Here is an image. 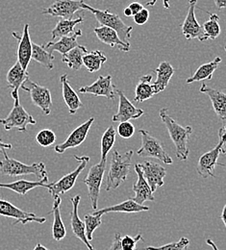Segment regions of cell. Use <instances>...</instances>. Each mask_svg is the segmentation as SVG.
Masks as SVG:
<instances>
[{
    "label": "cell",
    "mask_w": 226,
    "mask_h": 250,
    "mask_svg": "<svg viewBox=\"0 0 226 250\" xmlns=\"http://www.w3.org/2000/svg\"><path fill=\"white\" fill-rule=\"evenodd\" d=\"M140 241H144L142 234H138L136 237L125 235L122 238V249L123 250H138L137 244Z\"/></svg>",
    "instance_id": "41"
},
{
    "label": "cell",
    "mask_w": 226,
    "mask_h": 250,
    "mask_svg": "<svg viewBox=\"0 0 226 250\" xmlns=\"http://www.w3.org/2000/svg\"><path fill=\"white\" fill-rule=\"evenodd\" d=\"M133 154V150H129L123 154H121L118 150L113 151L110 168L106 180L105 189L107 191L118 188L123 182L127 180Z\"/></svg>",
    "instance_id": "2"
},
{
    "label": "cell",
    "mask_w": 226,
    "mask_h": 250,
    "mask_svg": "<svg viewBox=\"0 0 226 250\" xmlns=\"http://www.w3.org/2000/svg\"><path fill=\"white\" fill-rule=\"evenodd\" d=\"M82 7H83V10L90 11L96 17L97 22L100 24V26H106L114 29L118 33L119 37L123 42L130 44L129 40L131 39V33L133 30V27L126 25L120 16L116 14H112L110 10L102 11V10L93 8L87 5L85 2L83 3Z\"/></svg>",
    "instance_id": "4"
},
{
    "label": "cell",
    "mask_w": 226,
    "mask_h": 250,
    "mask_svg": "<svg viewBox=\"0 0 226 250\" xmlns=\"http://www.w3.org/2000/svg\"><path fill=\"white\" fill-rule=\"evenodd\" d=\"M94 32H95L97 39L101 42H103L111 47L118 46V48L120 50L124 51V52L129 51L130 44L123 42L121 40V38L119 37L118 33L114 29H112L110 27H106V26H99V27H96L94 29Z\"/></svg>",
    "instance_id": "24"
},
{
    "label": "cell",
    "mask_w": 226,
    "mask_h": 250,
    "mask_svg": "<svg viewBox=\"0 0 226 250\" xmlns=\"http://www.w3.org/2000/svg\"><path fill=\"white\" fill-rule=\"evenodd\" d=\"M117 132L113 126L108 127V129L104 132L101 138V160L103 162H107V156L109 152L112 150L115 143H116Z\"/></svg>",
    "instance_id": "36"
},
{
    "label": "cell",
    "mask_w": 226,
    "mask_h": 250,
    "mask_svg": "<svg viewBox=\"0 0 226 250\" xmlns=\"http://www.w3.org/2000/svg\"><path fill=\"white\" fill-rule=\"evenodd\" d=\"M123 13H124V16H125V17H132V12H131V10H130L128 7L124 9Z\"/></svg>",
    "instance_id": "53"
},
{
    "label": "cell",
    "mask_w": 226,
    "mask_h": 250,
    "mask_svg": "<svg viewBox=\"0 0 226 250\" xmlns=\"http://www.w3.org/2000/svg\"><path fill=\"white\" fill-rule=\"evenodd\" d=\"M133 18H134V21H135L136 24L144 25V24H145L147 22V21L149 19V11L144 8L141 12H139Z\"/></svg>",
    "instance_id": "43"
},
{
    "label": "cell",
    "mask_w": 226,
    "mask_h": 250,
    "mask_svg": "<svg viewBox=\"0 0 226 250\" xmlns=\"http://www.w3.org/2000/svg\"><path fill=\"white\" fill-rule=\"evenodd\" d=\"M31 60H34L40 64H41L43 67H45L48 70H51L54 68V60L55 57L53 54L46 51L42 45H39L36 43H32V56Z\"/></svg>",
    "instance_id": "34"
},
{
    "label": "cell",
    "mask_w": 226,
    "mask_h": 250,
    "mask_svg": "<svg viewBox=\"0 0 226 250\" xmlns=\"http://www.w3.org/2000/svg\"><path fill=\"white\" fill-rule=\"evenodd\" d=\"M26 84L28 85L26 86V88L28 89V93L30 94L33 104L40 108L43 115L48 116L51 112L52 106V97L50 91L46 87H42L33 82L30 79L26 82Z\"/></svg>",
    "instance_id": "14"
},
{
    "label": "cell",
    "mask_w": 226,
    "mask_h": 250,
    "mask_svg": "<svg viewBox=\"0 0 226 250\" xmlns=\"http://www.w3.org/2000/svg\"><path fill=\"white\" fill-rule=\"evenodd\" d=\"M128 8L131 10L133 17H134L135 15H137L139 12H141V11L144 9L143 5H142L141 3H139V2H132L131 4H129Z\"/></svg>",
    "instance_id": "45"
},
{
    "label": "cell",
    "mask_w": 226,
    "mask_h": 250,
    "mask_svg": "<svg viewBox=\"0 0 226 250\" xmlns=\"http://www.w3.org/2000/svg\"><path fill=\"white\" fill-rule=\"evenodd\" d=\"M140 134L142 137V147L137 151V154L141 157L156 158L165 165H171L172 159L164 151L161 142L152 137L146 130L141 129Z\"/></svg>",
    "instance_id": "6"
},
{
    "label": "cell",
    "mask_w": 226,
    "mask_h": 250,
    "mask_svg": "<svg viewBox=\"0 0 226 250\" xmlns=\"http://www.w3.org/2000/svg\"><path fill=\"white\" fill-rule=\"evenodd\" d=\"M215 4L218 9H226V0H215Z\"/></svg>",
    "instance_id": "48"
},
{
    "label": "cell",
    "mask_w": 226,
    "mask_h": 250,
    "mask_svg": "<svg viewBox=\"0 0 226 250\" xmlns=\"http://www.w3.org/2000/svg\"><path fill=\"white\" fill-rule=\"evenodd\" d=\"M36 120L21 105L20 100L15 101L14 107L8 117L0 119V125L4 126L6 131L18 129L20 132H26L27 125H35Z\"/></svg>",
    "instance_id": "7"
},
{
    "label": "cell",
    "mask_w": 226,
    "mask_h": 250,
    "mask_svg": "<svg viewBox=\"0 0 226 250\" xmlns=\"http://www.w3.org/2000/svg\"><path fill=\"white\" fill-rule=\"evenodd\" d=\"M84 21L83 17H78L75 20H64L61 19L54 29L51 31L52 39H57V38H63V37H68L71 36L75 30L76 25L82 23Z\"/></svg>",
    "instance_id": "32"
},
{
    "label": "cell",
    "mask_w": 226,
    "mask_h": 250,
    "mask_svg": "<svg viewBox=\"0 0 226 250\" xmlns=\"http://www.w3.org/2000/svg\"><path fill=\"white\" fill-rule=\"evenodd\" d=\"M36 142L42 147H48L56 142V135L50 129H43L37 134Z\"/></svg>",
    "instance_id": "39"
},
{
    "label": "cell",
    "mask_w": 226,
    "mask_h": 250,
    "mask_svg": "<svg viewBox=\"0 0 226 250\" xmlns=\"http://www.w3.org/2000/svg\"><path fill=\"white\" fill-rule=\"evenodd\" d=\"M13 148V146L11 144H6V143H3L1 140H0V151L2 152V150L4 149H12Z\"/></svg>",
    "instance_id": "49"
},
{
    "label": "cell",
    "mask_w": 226,
    "mask_h": 250,
    "mask_svg": "<svg viewBox=\"0 0 226 250\" xmlns=\"http://www.w3.org/2000/svg\"><path fill=\"white\" fill-rule=\"evenodd\" d=\"M135 171L138 175V180L132 188L133 191L135 192V196L132 199L140 205H144L145 201H154L155 198L153 196V191L144 179L143 171L138 167V165L135 166Z\"/></svg>",
    "instance_id": "21"
},
{
    "label": "cell",
    "mask_w": 226,
    "mask_h": 250,
    "mask_svg": "<svg viewBox=\"0 0 226 250\" xmlns=\"http://www.w3.org/2000/svg\"><path fill=\"white\" fill-rule=\"evenodd\" d=\"M135 133V127L130 122L121 123L118 127V134L123 139H130Z\"/></svg>",
    "instance_id": "42"
},
{
    "label": "cell",
    "mask_w": 226,
    "mask_h": 250,
    "mask_svg": "<svg viewBox=\"0 0 226 250\" xmlns=\"http://www.w3.org/2000/svg\"><path fill=\"white\" fill-rule=\"evenodd\" d=\"M106 164L107 162L100 161L98 164L93 166L90 168L87 176L84 178V183L88 187L89 197L94 210L97 209L100 187H101L103 176L106 170Z\"/></svg>",
    "instance_id": "9"
},
{
    "label": "cell",
    "mask_w": 226,
    "mask_h": 250,
    "mask_svg": "<svg viewBox=\"0 0 226 250\" xmlns=\"http://www.w3.org/2000/svg\"><path fill=\"white\" fill-rule=\"evenodd\" d=\"M197 0H189V9L187 17L182 23V33L187 40L197 39L199 42H205L208 40L203 27L200 26L195 18V6Z\"/></svg>",
    "instance_id": "11"
},
{
    "label": "cell",
    "mask_w": 226,
    "mask_h": 250,
    "mask_svg": "<svg viewBox=\"0 0 226 250\" xmlns=\"http://www.w3.org/2000/svg\"><path fill=\"white\" fill-rule=\"evenodd\" d=\"M220 136V143L210 151L204 153L203 155H201L197 165H196V170L198 172V174L202 177V178H208V177H213L216 178V174L214 173L215 167L216 166H218V159L220 154L222 153V149H223V146L225 144V136L222 133H219Z\"/></svg>",
    "instance_id": "8"
},
{
    "label": "cell",
    "mask_w": 226,
    "mask_h": 250,
    "mask_svg": "<svg viewBox=\"0 0 226 250\" xmlns=\"http://www.w3.org/2000/svg\"><path fill=\"white\" fill-rule=\"evenodd\" d=\"M13 37L19 41L18 47V62L21 63V67L24 70H27L29 62L31 61L32 56V42L30 39L29 25L25 24L23 27V31L21 34L18 32L12 33Z\"/></svg>",
    "instance_id": "17"
},
{
    "label": "cell",
    "mask_w": 226,
    "mask_h": 250,
    "mask_svg": "<svg viewBox=\"0 0 226 250\" xmlns=\"http://www.w3.org/2000/svg\"></svg>",
    "instance_id": "54"
},
{
    "label": "cell",
    "mask_w": 226,
    "mask_h": 250,
    "mask_svg": "<svg viewBox=\"0 0 226 250\" xmlns=\"http://www.w3.org/2000/svg\"><path fill=\"white\" fill-rule=\"evenodd\" d=\"M174 68L168 62H162L159 66L154 70L157 75V79L152 83L155 94H159L165 90L171 77L174 74Z\"/></svg>",
    "instance_id": "29"
},
{
    "label": "cell",
    "mask_w": 226,
    "mask_h": 250,
    "mask_svg": "<svg viewBox=\"0 0 226 250\" xmlns=\"http://www.w3.org/2000/svg\"><path fill=\"white\" fill-rule=\"evenodd\" d=\"M80 200H81L80 195H75L70 198V202L72 204V211L70 214L71 230H72V233L74 234V236L77 239L81 240L82 243L85 244V246L89 249V250H97L88 241V239L86 237V231H85V222H83L79 218L78 207H79Z\"/></svg>",
    "instance_id": "20"
},
{
    "label": "cell",
    "mask_w": 226,
    "mask_h": 250,
    "mask_svg": "<svg viewBox=\"0 0 226 250\" xmlns=\"http://www.w3.org/2000/svg\"><path fill=\"white\" fill-rule=\"evenodd\" d=\"M206 244L208 245V246H210L213 250H219L218 249V247L215 245V243L211 240V239H208V240H206Z\"/></svg>",
    "instance_id": "50"
},
{
    "label": "cell",
    "mask_w": 226,
    "mask_h": 250,
    "mask_svg": "<svg viewBox=\"0 0 226 250\" xmlns=\"http://www.w3.org/2000/svg\"><path fill=\"white\" fill-rule=\"evenodd\" d=\"M137 165L143 171L144 179L153 192L158 188L164 186V178L166 175V169L163 166L152 161H144Z\"/></svg>",
    "instance_id": "15"
},
{
    "label": "cell",
    "mask_w": 226,
    "mask_h": 250,
    "mask_svg": "<svg viewBox=\"0 0 226 250\" xmlns=\"http://www.w3.org/2000/svg\"><path fill=\"white\" fill-rule=\"evenodd\" d=\"M222 62V58L217 57L212 62H206L201 64L196 71L194 72V75L191 76L186 80L187 84H191L194 82H201L204 80H211L213 78V74L218 68L219 64Z\"/></svg>",
    "instance_id": "30"
},
{
    "label": "cell",
    "mask_w": 226,
    "mask_h": 250,
    "mask_svg": "<svg viewBox=\"0 0 226 250\" xmlns=\"http://www.w3.org/2000/svg\"><path fill=\"white\" fill-rule=\"evenodd\" d=\"M158 0H150V1H147L146 4L148 6H155L156 3H157ZM163 6L164 8L165 9H169V0H163Z\"/></svg>",
    "instance_id": "46"
},
{
    "label": "cell",
    "mask_w": 226,
    "mask_h": 250,
    "mask_svg": "<svg viewBox=\"0 0 226 250\" xmlns=\"http://www.w3.org/2000/svg\"><path fill=\"white\" fill-rule=\"evenodd\" d=\"M0 216L11 218L16 219V221L13 223V225H17L19 223L26 224L28 222H38V223H43L45 222L46 219L41 217L39 218L34 213L25 212L14 204H12L9 201L0 199Z\"/></svg>",
    "instance_id": "12"
},
{
    "label": "cell",
    "mask_w": 226,
    "mask_h": 250,
    "mask_svg": "<svg viewBox=\"0 0 226 250\" xmlns=\"http://www.w3.org/2000/svg\"><path fill=\"white\" fill-rule=\"evenodd\" d=\"M116 86L112 83V76L100 75L95 83L90 86L81 87L79 89L80 94H91L95 96H104L108 99H115Z\"/></svg>",
    "instance_id": "18"
},
{
    "label": "cell",
    "mask_w": 226,
    "mask_h": 250,
    "mask_svg": "<svg viewBox=\"0 0 226 250\" xmlns=\"http://www.w3.org/2000/svg\"><path fill=\"white\" fill-rule=\"evenodd\" d=\"M116 94L119 95V109L118 112L113 116L112 121L114 123H124L130 122L131 120H137L141 118L144 112L143 109L135 107L129 99L120 89H116Z\"/></svg>",
    "instance_id": "13"
},
{
    "label": "cell",
    "mask_w": 226,
    "mask_h": 250,
    "mask_svg": "<svg viewBox=\"0 0 226 250\" xmlns=\"http://www.w3.org/2000/svg\"><path fill=\"white\" fill-rule=\"evenodd\" d=\"M7 83L9 85V88H11L13 91L11 92V95L14 99V101H19V91L20 89H22L24 84L29 80V74L27 70H24L21 63L16 62L10 70L7 72Z\"/></svg>",
    "instance_id": "19"
},
{
    "label": "cell",
    "mask_w": 226,
    "mask_h": 250,
    "mask_svg": "<svg viewBox=\"0 0 226 250\" xmlns=\"http://www.w3.org/2000/svg\"><path fill=\"white\" fill-rule=\"evenodd\" d=\"M4 155L3 160L0 161V171L3 175L17 177L21 175L33 174L37 176L40 180L44 179L47 176L45 165L43 163H34L32 165H25L18 160L12 159L8 156L6 149L2 150Z\"/></svg>",
    "instance_id": "3"
},
{
    "label": "cell",
    "mask_w": 226,
    "mask_h": 250,
    "mask_svg": "<svg viewBox=\"0 0 226 250\" xmlns=\"http://www.w3.org/2000/svg\"><path fill=\"white\" fill-rule=\"evenodd\" d=\"M80 36H82V31L76 30L71 36L60 38V40L57 42H49L47 43L42 44V46L46 51H48L51 54H53L54 51H57L63 56L79 45L77 38Z\"/></svg>",
    "instance_id": "22"
},
{
    "label": "cell",
    "mask_w": 226,
    "mask_h": 250,
    "mask_svg": "<svg viewBox=\"0 0 226 250\" xmlns=\"http://www.w3.org/2000/svg\"><path fill=\"white\" fill-rule=\"evenodd\" d=\"M219 133H222V134L225 136L226 141H225V144H224V146H223L222 153H223V154H226V126H224V127H222V128L219 130Z\"/></svg>",
    "instance_id": "47"
},
{
    "label": "cell",
    "mask_w": 226,
    "mask_h": 250,
    "mask_svg": "<svg viewBox=\"0 0 226 250\" xmlns=\"http://www.w3.org/2000/svg\"><path fill=\"white\" fill-rule=\"evenodd\" d=\"M83 3L82 0H55L49 7L42 10V14L64 20H72L76 12L83 10Z\"/></svg>",
    "instance_id": "10"
},
{
    "label": "cell",
    "mask_w": 226,
    "mask_h": 250,
    "mask_svg": "<svg viewBox=\"0 0 226 250\" xmlns=\"http://www.w3.org/2000/svg\"><path fill=\"white\" fill-rule=\"evenodd\" d=\"M189 245H190V240L183 237L178 242L170 243L159 248L148 247V248H145L144 250H185L189 247Z\"/></svg>",
    "instance_id": "40"
},
{
    "label": "cell",
    "mask_w": 226,
    "mask_h": 250,
    "mask_svg": "<svg viewBox=\"0 0 226 250\" xmlns=\"http://www.w3.org/2000/svg\"><path fill=\"white\" fill-rule=\"evenodd\" d=\"M61 196H57L53 198V207L49 214L54 215L53 224H52V237L55 241L60 242L64 240L66 236V229L65 224L62 220L61 212H60V204H61Z\"/></svg>",
    "instance_id": "28"
},
{
    "label": "cell",
    "mask_w": 226,
    "mask_h": 250,
    "mask_svg": "<svg viewBox=\"0 0 226 250\" xmlns=\"http://www.w3.org/2000/svg\"><path fill=\"white\" fill-rule=\"evenodd\" d=\"M152 75L151 74H146L144 75L140 78V81L138 85L136 86L135 90V97L134 100L136 102L142 103L145 100L150 99L155 95V91L152 86Z\"/></svg>",
    "instance_id": "31"
},
{
    "label": "cell",
    "mask_w": 226,
    "mask_h": 250,
    "mask_svg": "<svg viewBox=\"0 0 226 250\" xmlns=\"http://www.w3.org/2000/svg\"><path fill=\"white\" fill-rule=\"evenodd\" d=\"M106 61L107 57L103 52L99 50H94L91 52L88 51L83 58V65H85L89 72L94 73L98 71Z\"/></svg>",
    "instance_id": "35"
},
{
    "label": "cell",
    "mask_w": 226,
    "mask_h": 250,
    "mask_svg": "<svg viewBox=\"0 0 226 250\" xmlns=\"http://www.w3.org/2000/svg\"><path fill=\"white\" fill-rule=\"evenodd\" d=\"M74 158L80 162L79 166L70 173H67L65 176H63L61 179H59L57 182L54 183H48L46 188L48 189L49 193L53 198L57 196H61L62 194H65L66 191L70 190L74 187L75 182L80 175V173L86 168L87 165L90 162V157L82 156L79 157L74 155Z\"/></svg>",
    "instance_id": "5"
},
{
    "label": "cell",
    "mask_w": 226,
    "mask_h": 250,
    "mask_svg": "<svg viewBox=\"0 0 226 250\" xmlns=\"http://www.w3.org/2000/svg\"><path fill=\"white\" fill-rule=\"evenodd\" d=\"M146 211H149V208L147 206L140 205L137 202H135L133 199H128L120 204L101 209L99 211L95 212L94 214L103 216L104 214H108V213H140V212H146Z\"/></svg>",
    "instance_id": "26"
},
{
    "label": "cell",
    "mask_w": 226,
    "mask_h": 250,
    "mask_svg": "<svg viewBox=\"0 0 226 250\" xmlns=\"http://www.w3.org/2000/svg\"><path fill=\"white\" fill-rule=\"evenodd\" d=\"M102 216L100 215H86L85 219V231L88 241L91 243L93 241V234L102 223Z\"/></svg>",
    "instance_id": "38"
},
{
    "label": "cell",
    "mask_w": 226,
    "mask_h": 250,
    "mask_svg": "<svg viewBox=\"0 0 226 250\" xmlns=\"http://www.w3.org/2000/svg\"></svg>",
    "instance_id": "55"
},
{
    "label": "cell",
    "mask_w": 226,
    "mask_h": 250,
    "mask_svg": "<svg viewBox=\"0 0 226 250\" xmlns=\"http://www.w3.org/2000/svg\"><path fill=\"white\" fill-rule=\"evenodd\" d=\"M200 93L207 94L212 102L214 111L221 121H226V94L223 91L216 90L202 84Z\"/></svg>",
    "instance_id": "23"
},
{
    "label": "cell",
    "mask_w": 226,
    "mask_h": 250,
    "mask_svg": "<svg viewBox=\"0 0 226 250\" xmlns=\"http://www.w3.org/2000/svg\"><path fill=\"white\" fill-rule=\"evenodd\" d=\"M60 81L62 84V92H63V98L65 100V105L68 108V112L70 115H74L81 107H83V103L80 100L78 94L70 86L67 74H63L60 76Z\"/></svg>",
    "instance_id": "25"
},
{
    "label": "cell",
    "mask_w": 226,
    "mask_h": 250,
    "mask_svg": "<svg viewBox=\"0 0 226 250\" xmlns=\"http://www.w3.org/2000/svg\"><path fill=\"white\" fill-rule=\"evenodd\" d=\"M221 219L223 220V222H224V224L226 225V206L224 207V209H223V212H222V216H221Z\"/></svg>",
    "instance_id": "51"
},
{
    "label": "cell",
    "mask_w": 226,
    "mask_h": 250,
    "mask_svg": "<svg viewBox=\"0 0 226 250\" xmlns=\"http://www.w3.org/2000/svg\"><path fill=\"white\" fill-rule=\"evenodd\" d=\"M122 235L120 233H116L112 246L109 250H123L122 249Z\"/></svg>",
    "instance_id": "44"
},
{
    "label": "cell",
    "mask_w": 226,
    "mask_h": 250,
    "mask_svg": "<svg viewBox=\"0 0 226 250\" xmlns=\"http://www.w3.org/2000/svg\"><path fill=\"white\" fill-rule=\"evenodd\" d=\"M88 53L87 48L84 45H78L69 52H67L65 55H63L62 62L73 69V70H79L83 66V58Z\"/></svg>",
    "instance_id": "33"
},
{
    "label": "cell",
    "mask_w": 226,
    "mask_h": 250,
    "mask_svg": "<svg viewBox=\"0 0 226 250\" xmlns=\"http://www.w3.org/2000/svg\"><path fill=\"white\" fill-rule=\"evenodd\" d=\"M159 117L162 123L166 127L169 137L175 146V154L179 161H186L189 157L190 150L188 148V143L190 136L194 130L192 126H181L177 124L169 115L166 108H163L159 112Z\"/></svg>",
    "instance_id": "1"
},
{
    "label": "cell",
    "mask_w": 226,
    "mask_h": 250,
    "mask_svg": "<svg viewBox=\"0 0 226 250\" xmlns=\"http://www.w3.org/2000/svg\"><path fill=\"white\" fill-rule=\"evenodd\" d=\"M94 122H95V118H91L86 123L79 125L76 129H74L69 134V136L67 137V139L64 143H62L61 145H58L54 147L55 152L58 154H63L65 150H67L69 148L77 147L80 145H82L85 142V140L88 136V133L90 131V128L92 127Z\"/></svg>",
    "instance_id": "16"
},
{
    "label": "cell",
    "mask_w": 226,
    "mask_h": 250,
    "mask_svg": "<svg viewBox=\"0 0 226 250\" xmlns=\"http://www.w3.org/2000/svg\"><path fill=\"white\" fill-rule=\"evenodd\" d=\"M203 30L208 39L215 41L221 34L219 16L216 14H211L209 20L203 24Z\"/></svg>",
    "instance_id": "37"
},
{
    "label": "cell",
    "mask_w": 226,
    "mask_h": 250,
    "mask_svg": "<svg viewBox=\"0 0 226 250\" xmlns=\"http://www.w3.org/2000/svg\"><path fill=\"white\" fill-rule=\"evenodd\" d=\"M47 181H48V177L39 180V181H27V180H18L12 183H0V188H8L10 190H13L15 192H17L20 195L24 196L29 190H31L33 188H36L38 187H42L46 188L47 187Z\"/></svg>",
    "instance_id": "27"
},
{
    "label": "cell",
    "mask_w": 226,
    "mask_h": 250,
    "mask_svg": "<svg viewBox=\"0 0 226 250\" xmlns=\"http://www.w3.org/2000/svg\"><path fill=\"white\" fill-rule=\"evenodd\" d=\"M49 250L48 249H46L45 247H43L41 243H38L37 245H36V247L34 248V250Z\"/></svg>",
    "instance_id": "52"
}]
</instances>
